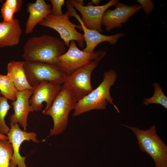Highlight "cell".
Wrapping results in <instances>:
<instances>
[{"label":"cell","mask_w":167,"mask_h":167,"mask_svg":"<svg viewBox=\"0 0 167 167\" xmlns=\"http://www.w3.org/2000/svg\"><path fill=\"white\" fill-rule=\"evenodd\" d=\"M77 102L73 92L62 86L50 108L42 112L44 115L50 116L53 120V127L50 136L58 135L65 131L68 125L69 113L74 109Z\"/></svg>","instance_id":"obj_3"},{"label":"cell","mask_w":167,"mask_h":167,"mask_svg":"<svg viewBox=\"0 0 167 167\" xmlns=\"http://www.w3.org/2000/svg\"><path fill=\"white\" fill-rule=\"evenodd\" d=\"M106 51L98 50L90 53L81 50L75 41H70L68 50L56 59V65L68 76L75 71L101 56Z\"/></svg>","instance_id":"obj_6"},{"label":"cell","mask_w":167,"mask_h":167,"mask_svg":"<svg viewBox=\"0 0 167 167\" xmlns=\"http://www.w3.org/2000/svg\"><path fill=\"white\" fill-rule=\"evenodd\" d=\"M139 4L144 13L148 15L153 11L154 5L151 0H138L136 1Z\"/></svg>","instance_id":"obj_24"},{"label":"cell","mask_w":167,"mask_h":167,"mask_svg":"<svg viewBox=\"0 0 167 167\" xmlns=\"http://www.w3.org/2000/svg\"><path fill=\"white\" fill-rule=\"evenodd\" d=\"M10 130L7 134L8 140L12 144L13 154L11 160L9 167H27L25 163L26 157L22 156L19 152L20 147L25 141L38 143L40 141L37 139V134L34 132H27L22 130L17 124L10 122Z\"/></svg>","instance_id":"obj_12"},{"label":"cell","mask_w":167,"mask_h":167,"mask_svg":"<svg viewBox=\"0 0 167 167\" xmlns=\"http://www.w3.org/2000/svg\"><path fill=\"white\" fill-rule=\"evenodd\" d=\"M24 61L27 79L34 87L44 81L62 85L68 77L57 65L37 61Z\"/></svg>","instance_id":"obj_5"},{"label":"cell","mask_w":167,"mask_h":167,"mask_svg":"<svg viewBox=\"0 0 167 167\" xmlns=\"http://www.w3.org/2000/svg\"><path fill=\"white\" fill-rule=\"evenodd\" d=\"M1 94V92H0V95Z\"/></svg>","instance_id":"obj_30"},{"label":"cell","mask_w":167,"mask_h":167,"mask_svg":"<svg viewBox=\"0 0 167 167\" xmlns=\"http://www.w3.org/2000/svg\"><path fill=\"white\" fill-rule=\"evenodd\" d=\"M114 6L113 10L107 9L102 17L101 26L105 27L107 32L115 28H122V23L127 22L130 17L142 9L139 5L129 6L119 1Z\"/></svg>","instance_id":"obj_11"},{"label":"cell","mask_w":167,"mask_h":167,"mask_svg":"<svg viewBox=\"0 0 167 167\" xmlns=\"http://www.w3.org/2000/svg\"><path fill=\"white\" fill-rule=\"evenodd\" d=\"M13 154L11 144L8 140H0V167H9Z\"/></svg>","instance_id":"obj_20"},{"label":"cell","mask_w":167,"mask_h":167,"mask_svg":"<svg viewBox=\"0 0 167 167\" xmlns=\"http://www.w3.org/2000/svg\"><path fill=\"white\" fill-rule=\"evenodd\" d=\"M0 91L3 96L13 101L16 98L18 91L6 75L0 74Z\"/></svg>","instance_id":"obj_18"},{"label":"cell","mask_w":167,"mask_h":167,"mask_svg":"<svg viewBox=\"0 0 167 167\" xmlns=\"http://www.w3.org/2000/svg\"><path fill=\"white\" fill-rule=\"evenodd\" d=\"M69 12L67 10L61 16H54L50 14L39 24L57 31L66 46L69 47L70 41H75L78 42L79 46L83 47L85 42L83 34L76 29V28H78L82 31L81 26L71 22L69 19Z\"/></svg>","instance_id":"obj_7"},{"label":"cell","mask_w":167,"mask_h":167,"mask_svg":"<svg viewBox=\"0 0 167 167\" xmlns=\"http://www.w3.org/2000/svg\"><path fill=\"white\" fill-rule=\"evenodd\" d=\"M24 61L13 60L7 65V76L11 80L18 91L26 90L33 91L34 87L27 79L24 67Z\"/></svg>","instance_id":"obj_17"},{"label":"cell","mask_w":167,"mask_h":167,"mask_svg":"<svg viewBox=\"0 0 167 167\" xmlns=\"http://www.w3.org/2000/svg\"><path fill=\"white\" fill-rule=\"evenodd\" d=\"M3 2L2 0H0V3L2 2Z\"/></svg>","instance_id":"obj_29"},{"label":"cell","mask_w":167,"mask_h":167,"mask_svg":"<svg viewBox=\"0 0 167 167\" xmlns=\"http://www.w3.org/2000/svg\"><path fill=\"white\" fill-rule=\"evenodd\" d=\"M22 33V29L18 19L14 18L10 22H0V48L18 45Z\"/></svg>","instance_id":"obj_16"},{"label":"cell","mask_w":167,"mask_h":167,"mask_svg":"<svg viewBox=\"0 0 167 167\" xmlns=\"http://www.w3.org/2000/svg\"><path fill=\"white\" fill-rule=\"evenodd\" d=\"M106 55L105 52L97 59L75 71L68 76L62 84V86L70 89L73 92L77 101L93 89L91 82L92 73Z\"/></svg>","instance_id":"obj_8"},{"label":"cell","mask_w":167,"mask_h":167,"mask_svg":"<svg viewBox=\"0 0 167 167\" xmlns=\"http://www.w3.org/2000/svg\"><path fill=\"white\" fill-rule=\"evenodd\" d=\"M52 5L44 0H36L34 3H28L26 11L29 13L26 23L25 33L31 34L36 26L51 13Z\"/></svg>","instance_id":"obj_15"},{"label":"cell","mask_w":167,"mask_h":167,"mask_svg":"<svg viewBox=\"0 0 167 167\" xmlns=\"http://www.w3.org/2000/svg\"><path fill=\"white\" fill-rule=\"evenodd\" d=\"M0 140H8V138L5 135L0 134Z\"/></svg>","instance_id":"obj_26"},{"label":"cell","mask_w":167,"mask_h":167,"mask_svg":"<svg viewBox=\"0 0 167 167\" xmlns=\"http://www.w3.org/2000/svg\"><path fill=\"white\" fill-rule=\"evenodd\" d=\"M66 46L62 40L52 35L43 34L33 36L24 44L23 57L25 61L56 65V59L65 53Z\"/></svg>","instance_id":"obj_1"},{"label":"cell","mask_w":167,"mask_h":167,"mask_svg":"<svg viewBox=\"0 0 167 167\" xmlns=\"http://www.w3.org/2000/svg\"><path fill=\"white\" fill-rule=\"evenodd\" d=\"M66 2L70 16L74 17L78 20L84 32L83 36L86 43V46L83 51L90 53L94 52L97 45L103 42H107L111 45H114L120 37L125 35V33H118L110 36L105 35L95 30L88 28L84 25L79 15L77 13L69 0L66 1Z\"/></svg>","instance_id":"obj_10"},{"label":"cell","mask_w":167,"mask_h":167,"mask_svg":"<svg viewBox=\"0 0 167 167\" xmlns=\"http://www.w3.org/2000/svg\"><path fill=\"white\" fill-rule=\"evenodd\" d=\"M122 125L134 133L139 149L152 157L155 167H167V146L158 135L155 125L143 130L134 126Z\"/></svg>","instance_id":"obj_4"},{"label":"cell","mask_w":167,"mask_h":167,"mask_svg":"<svg viewBox=\"0 0 167 167\" xmlns=\"http://www.w3.org/2000/svg\"><path fill=\"white\" fill-rule=\"evenodd\" d=\"M154 87V92L152 96L143 100V103L146 105L152 104L161 105L167 109V98L162 91L160 84L155 82L153 84Z\"/></svg>","instance_id":"obj_19"},{"label":"cell","mask_w":167,"mask_h":167,"mask_svg":"<svg viewBox=\"0 0 167 167\" xmlns=\"http://www.w3.org/2000/svg\"><path fill=\"white\" fill-rule=\"evenodd\" d=\"M69 1L74 8L81 14V19L85 26L101 33L104 32L101 24L104 13L109 7L114 6L119 0H111L104 5L97 6H93L91 2L84 6L79 4L75 0Z\"/></svg>","instance_id":"obj_9"},{"label":"cell","mask_w":167,"mask_h":167,"mask_svg":"<svg viewBox=\"0 0 167 167\" xmlns=\"http://www.w3.org/2000/svg\"><path fill=\"white\" fill-rule=\"evenodd\" d=\"M118 77L113 69L104 73L103 80L95 89L76 103L74 109L73 117H76L93 110L104 109L108 103L112 104L118 112L119 111L113 102V99L110 92Z\"/></svg>","instance_id":"obj_2"},{"label":"cell","mask_w":167,"mask_h":167,"mask_svg":"<svg viewBox=\"0 0 167 167\" xmlns=\"http://www.w3.org/2000/svg\"><path fill=\"white\" fill-rule=\"evenodd\" d=\"M33 92L30 90L18 91L16 98L12 104L14 113L10 117V122L18 124L25 131L27 130L29 113L32 112L29 101Z\"/></svg>","instance_id":"obj_14"},{"label":"cell","mask_w":167,"mask_h":167,"mask_svg":"<svg viewBox=\"0 0 167 167\" xmlns=\"http://www.w3.org/2000/svg\"><path fill=\"white\" fill-rule=\"evenodd\" d=\"M91 1L92 4L98 5L100 3L101 1V0H92Z\"/></svg>","instance_id":"obj_27"},{"label":"cell","mask_w":167,"mask_h":167,"mask_svg":"<svg viewBox=\"0 0 167 167\" xmlns=\"http://www.w3.org/2000/svg\"><path fill=\"white\" fill-rule=\"evenodd\" d=\"M15 12L10 9L4 2L2 4L1 8V16L3 18V21L5 22H12L14 19Z\"/></svg>","instance_id":"obj_22"},{"label":"cell","mask_w":167,"mask_h":167,"mask_svg":"<svg viewBox=\"0 0 167 167\" xmlns=\"http://www.w3.org/2000/svg\"><path fill=\"white\" fill-rule=\"evenodd\" d=\"M62 87V85L47 81H42L34 87L33 93L29 101L32 111H41L44 102L46 105L43 110L49 109Z\"/></svg>","instance_id":"obj_13"},{"label":"cell","mask_w":167,"mask_h":167,"mask_svg":"<svg viewBox=\"0 0 167 167\" xmlns=\"http://www.w3.org/2000/svg\"><path fill=\"white\" fill-rule=\"evenodd\" d=\"M11 108L8 100L3 96H0V134H7L10 128L6 125L5 118Z\"/></svg>","instance_id":"obj_21"},{"label":"cell","mask_w":167,"mask_h":167,"mask_svg":"<svg viewBox=\"0 0 167 167\" xmlns=\"http://www.w3.org/2000/svg\"><path fill=\"white\" fill-rule=\"evenodd\" d=\"M77 2L79 4L84 6V1L83 0H76Z\"/></svg>","instance_id":"obj_28"},{"label":"cell","mask_w":167,"mask_h":167,"mask_svg":"<svg viewBox=\"0 0 167 167\" xmlns=\"http://www.w3.org/2000/svg\"><path fill=\"white\" fill-rule=\"evenodd\" d=\"M52 8L51 14L57 16H61L63 14L62 7L64 5V0H50Z\"/></svg>","instance_id":"obj_23"},{"label":"cell","mask_w":167,"mask_h":167,"mask_svg":"<svg viewBox=\"0 0 167 167\" xmlns=\"http://www.w3.org/2000/svg\"><path fill=\"white\" fill-rule=\"evenodd\" d=\"M5 3L15 13L19 12L23 3L22 0H6Z\"/></svg>","instance_id":"obj_25"}]
</instances>
